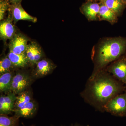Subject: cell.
I'll return each instance as SVG.
<instances>
[{
	"label": "cell",
	"mask_w": 126,
	"mask_h": 126,
	"mask_svg": "<svg viewBox=\"0 0 126 126\" xmlns=\"http://www.w3.org/2000/svg\"><path fill=\"white\" fill-rule=\"evenodd\" d=\"M126 91L124 84L104 69L90 76L81 95L87 103L97 110L104 112L106 104Z\"/></svg>",
	"instance_id": "6da1fadb"
},
{
	"label": "cell",
	"mask_w": 126,
	"mask_h": 126,
	"mask_svg": "<svg viewBox=\"0 0 126 126\" xmlns=\"http://www.w3.org/2000/svg\"><path fill=\"white\" fill-rule=\"evenodd\" d=\"M126 38L122 37L103 39L93 50L92 59L94 63L93 76L104 69L110 63L126 53Z\"/></svg>",
	"instance_id": "7a4b0ae2"
},
{
	"label": "cell",
	"mask_w": 126,
	"mask_h": 126,
	"mask_svg": "<svg viewBox=\"0 0 126 126\" xmlns=\"http://www.w3.org/2000/svg\"><path fill=\"white\" fill-rule=\"evenodd\" d=\"M104 111L116 116L126 117V91L117 95L106 104Z\"/></svg>",
	"instance_id": "3957f363"
},
{
	"label": "cell",
	"mask_w": 126,
	"mask_h": 126,
	"mask_svg": "<svg viewBox=\"0 0 126 126\" xmlns=\"http://www.w3.org/2000/svg\"><path fill=\"white\" fill-rule=\"evenodd\" d=\"M104 69L126 86V53L110 63Z\"/></svg>",
	"instance_id": "277c9868"
},
{
	"label": "cell",
	"mask_w": 126,
	"mask_h": 126,
	"mask_svg": "<svg viewBox=\"0 0 126 126\" xmlns=\"http://www.w3.org/2000/svg\"><path fill=\"white\" fill-rule=\"evenodd\" d=\"M32 79L27 73L17 72L12 79L11 92L16 94H18L26 91L31 84Z\"/></svg>",
	"instance_id": "5b68a950"
},
{
	"label": "cell",
	"mask_w": 126,
	"mask_h": 126,
	"mask_svg": "<svg viewBox=\"0 0 126 126\" xmlns=\"http://www.w3.org/2000/svg\"><path fill=\"white\" fill-rule=\"evenodd\" d=\"M14 23L18 21L26 20L35 23L37 21L36 17H34L27 13L23 9L21 3L11 4L8 11Z\"/></svg>",
	"instance_id": "8992f818"
},
{
	"label": "cell",
	"mask_w": 126,
	"mask_h": 126,
	"mask_svg": "<svg viewBox=\"0 0 126 126\" xmlns=\"http://www.w3.org/2000/svg\"><path fill=\"white\" fill-rule=\"evenodd\" d=\"M28 39L21 33H16L10 40L9 44V51L17 54L25 53L28 46Z\"/></svg>",
	"instance_id": "52a82bcc"
},
{
	"label": "cell",
	"mask_w": 126,
	"mask_h": 126,
	"mask_svg": "<svg viewBox=\"0 0 126 126\" xmlns=\"http://www.w3.org/2000/svg\"><path fill=\"white\" fill-rule=\"evenodd\" d=\"M14 21L11 16L8 14L6 19L3 20L0 23V37L1 39L6 41L10 40L16 33V29L13 24Z\"/></svg>",
	"instance_id": "ba28073f"
},
{
	"label": "cell",
	"mask_w": 126,
	"mask_h": 126,
	"mask_svg": "<svg viewBox=\"0 0 126 126\" xmlns=\"http://www.w3.org/2000/svg\"><path fill=\"white\" fill-rule=\"evenodd\" d=\"M32 76L35 78L44 77L52 73L56 66L52 61L47 59H43L35 64Z\"/></svg>",
	"instance_id": "9c48e42d"
},
{
	"label": "cell",
	"mask_w": 126,
	"mask_h": 126,
	"mask_svg": "<svg viewBox=\"0 0 126 126\" xmlns=\"http://www.w3.org/2000/svg\"><path fill=\"white\" fill-rule=\"evenodd\" d=\"M25 54L29 63L32 65H35L42 59L44 56L41 48L34 41H32L28 44Z\"/></svg>",
	"instance_id": "30bf717a"
},
{
	"label": "cell",
	"mask_w": 126,
	"mask_h": 126,
	"mask_svg": "<svg viewBox=\"0 0 126 126\" xmlns=\"http://www.w3.org/2000/svg\"><path fill=\"white\" fill-rule=\"evenodd\" d=\"M37 108L35 102L31 100L20 108L14 110L13 112L15 113V115L19 117L31 118L35 115Z\"/></svg>",
	"instance_id": "8fae6325"
},
{
	"label": "cell",
	"mask_w": 126,
	"mask_h": 126,
	"mask_svg": "<svg viewBox=\"0 0 126 126\" xmlns=\"http://www.w3.org/2000/svg\"><path fill=\"white\" fill-rule=\"evenodd\" d=\"M100 8V6L97 3L88 2L83 5L81 10L89 20H97L98 19Z\"/></svg>",
	"instance_id": "7c38bea8"
},
{
	"label": "cell",
	"mask_w": 126,
	"mask_h": 126,
	"mask_svg": "<svg viewBox=\"0 0 126 126\" xmlns=\"http://www.w3.org/2000/svg\"><path fill=\"white\" fill-rule=\"evenodd\" d=\"M117 16L114 12L104 4L100 6L98 16L99 20L107 21L113 24L117 22Z\"/></svg>",
	"instance_id": "4fadbf2b"
},
{
	"label": "cell",
	"mask_w": 126,
	"mask_h": 126,
	"mask_svg": "<svg viewBox=\"0 0 126 126\" xmlns=\"http://www.w3.org/2000/svg\"><path fill=\"white\" fill-rule=\"evenodd\" d=\"M7 56L15 68L25 67L29 64L25 53L17 54L9 51Z\"/></svg>",
	"instance_id": "5bb4252c"
},
{
	"label": "cell",
	"mask_w": 126,
	"mask_h": 126,
	"mask_svg": "<svg viewBox=\"0 0 126 126\" xmlns=\"http://www.w3.org/2000/svg\"><path fill=\"white\" fill-rule=\"evenodd\" d=\"M14 74L11 71L0 75V92L9 93L11 92L12 82Z\"/></svg>",
	"instance_id": "9a60e30c"
},
{
	"label": "cell",
	"mask_w": 126,
	"mask_h": 126,
	"mask_svg": "<svg viewBox=\"0 0 126 126\" xmlns=\"http://www.w3.org/2000/svg\"><path fill=\"white\" fill-rule=\"evenodd\" d=\"M104 4L117 15H120L126 5L122 0H104Z\"/></svg>",
	"instance_id": "2e32d148"
},
{
	"label": "cell",
	"mask_w": 126,
	"mask_h": 126,
	"mask_svg": "<svg viewBox=\"0 0 126 126\" xmlns=\"http://www.w3.org/2000/svg\"><path fill=\"white\" fill-rule=\"evenodd\" d=\"M31 100L32 94L30 91L26 90L19 94L16 96L14 110L20 108Z\"/></svg>",
	"instance_id": "e0dca14e"
},
{
	"label": "cell",
	"mask_w": 126,
	"mask_h": 126,
	"mask_svg": "<svg viewBox=\"0 0 126 126\" xmlns=\"http://www.w3.org/2000/svg\"><path fill=\"white\" fill-rule=\"evenodd\" d=\"M19 118L15 115L11 117L6 115H0V126H18Z\"/></svg>",
	"instance_id": "ac0fdd59"
},
{
	"label": "cell",
	"mask_w": 126,
	"mask_h": 126,
	"mask_svg": "<svg viewBox=\"0 0 126 126\" xmlns=\"http://www.w3.org/2000/svg\"><path fill=\"white\" fill-rule=\"evenodd\" d=\"M16 97V94L11 92L8 93L6 96L4 95L5 102L9 114L13 112Z\"/></svg>",
	"instance_id": "d6986e66"
},
{
	"label": "cell",
	"mask_w": 126,
	"mask_h": 126,
	"mask_svg": "<svg viewBox=\"0 0 126 126\" xmlns=\"http://www.w3.org/2000/svg\"><path fill=\"white\" fill-rule=\"evenodd\" d=\"M15 68L7 56H5L0 61V75L10 72Z\"/></svg>",
	"instance_id": "ffe728a7"
},
{
	"label": "cell",
	"mask_w": 126,
	"mask_h": 126,
	"mask_svg": "<svg viewBox=\"0 0 126 126\" xmlns=\"http://www.w3.org/2000/svg\"><path fill=\"white\" fill-rule=\"evenodd\" d=\"M10 2L7 0L0 1V20H3L6 12L8 11L10 7Z\"/></svg>",
	"instance_id": "44dd1931"
},
{
	"label": "cell",
	"mask_w": 126,
	"mask_h": 126,
	"mask_svg": "<svg viewBox=\"0 0 126 126\" xmlns=\"http://www.w3.org/2000/svg\"><path fill=\"white\" fill-rule=\"evenodd\" d=\"M0 114L6 115L9 114L5 102L4 95H1L0 97Z\"/></svg>",
	"instance_id": "7402d4cb"
},
{
	"label": "cell",
	"mask_w": 126,
	"mask_h": 126,
	"mask_svg": "<svg viewBox=\"0 0 126 126\" xmlns=\"http://www.w3.org/2000/svg\"><path fill=\"white\" fill-rule=\"evenodd\" d=\"M8 1L11 4H17L21 3L22 0H8Z\"/></svg>",
	"instance_id": "603a6c76"
},
{
	"label": "cell",
	"mask_w": 126,
	"mask_h": 126,
	"mask_svg": "<svg viewBox=\"0 0 126 126\" xmlns=\"http://www.w3.org/2000/svg\"><path fill=\"white\" fill-rule=\"evenodd\" d=\"M126 4V0H122Z\"/></svg>",
	"instance_id": "cb8c5ba5"
},
{
	"label": "cell",
	"mask_w": 126,
	"mask_h": 126,
	"mask_svg": "<svg viewBox=\"0 0 126 126\" xmlns=\"http://www.w3.org/2000/svg\"><path fill=\"white\" fill-rule=\"evenodd\" d=\"M22 124H23V126H25L24 125V124H23V123H22ZM35 126V125H31V126Z\"/></svg>",
	"instance_id": "d4e9b609"
},
{
	"label": "cell",
	"mask_w": 126,
	"mask_h": 126,
	"mask_svg": "<svg viewBox=\"0 0 126 126\" xmlns=\"http://www.w3.org/2000/svg\"><path fill=\"white\" fill-rule=\"evenodd\" d=\"M7 0H0V1H2Z\"/></svg>",
	"instance_id": "484cf974"
},
{
	"label": "cell",
	"mask_w": 126,
	"mask_h": 126,
	"mask_svg": "<svg viewBox=\"0 0 126 126\" xmlns=\"http://www.w3.org/2000/svg\"><path fill=\"white\" fill-rule=\"evenodd\" d=\"M78 126V125H76V126Z\"/></svg>",
	"instance_id": "4316f807"
},
{
	"label": "cell",
	"mask_w": 126,
	"mask_h": 126,
	"mask_svg": "<svg viewBox=\"0 0 126 126\" xmlns=\"http://www.w3.org/2000/svg\"></svg>",
	"instance_id": "83f0119b"
}]
</instances>
